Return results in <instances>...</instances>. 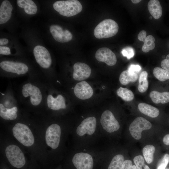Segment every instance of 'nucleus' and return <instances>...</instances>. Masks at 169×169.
Masks as SVG:
<instances>
[{
	"label": "nucleus",
	"instance_id": "f257e3e1",
	"mask_svg": "<svg viewBox=\"0 0 169 169\" xmlns=\"http://www.w3.org/2000/svg\"><path fill=\"white\" fill-rule=\"evenodd\" d=\"M47 83L41 77H28L15 89L19 103L31 109H44Z\"/></svg>",
	"mask_w": 169,
	"mask_h": 169
},
{
	"label": "nucleus",
	"instance_id": "f03ea898",
	"mask_svg": "<svg viewBox=\"0 0 169 169\" xmlns=\"http://www.w3.org/2000/svg\"><path fill=\"white\" fill-rule=\"evenodd\" d=\"M15 94L11 83L0 92V116L3 120H13L18 117L20 103Z\"/></svg>",
	"mask_w": 169,
	"mask_h": 169
},
{
	"label": "nucleus",
	"instance_id": "7ed1b4c3",
	"mask_svg": "<svg viewBox=\"0 0 169 169\" xmlns=\"http://www.w3.org/2000/svg\"><path fill=\"white\" fill-rule=\"evenodd\" d=\"M0 67V76L2 77L14 78L28 75V77L43 78L40 73L32 71L27 64L23 62L4 60L1 61Z\"/></svg>",
	"mask_w": 169,
	"mask_h": 169
},
{
	"label": "nucleus",
	"instance_id": "20e7f679",
	"mask_svg": "<svg viewBox=\"0 0 169 169\" xmlns=\"http://www.w3.org/2000/svg\"><path fill=\"white\" fill-rule=\"evenodd\" d=\"M55 89L54 84L47 83L44 109L54 111L66 109L67 104L64 96L58 93Z\"/></svg>",
	"mask_w": 169,
	"mask_h": 169
},
{
	"label": "nucleus",
	"instance_id": "39448f33",
	"mask_svg": "<svg viewBox=\"0 0 169 169\" xmlns=\"http://www.w3.org/2000/svg\"><path fill=\"white\" fill-rule=\"evenodd\" d=\"M54 9L61 15L69 17L77 15L82 9V6L77 0H60L53 4Z\"/></svg>",
	"mask_w": 169,
	"mask_h": 169
},
{
	"label": "nucleus",
	"instance_id": "423d86ee",
	"mask_svg": "<svg viewBox=\"0 0 169 169\" xmlns=\"http://www.w3.org/2000/svg\"><path fill=\"white\" fill-rule=\"evenodd\" d=\"M119 30L117 23L110 19H105L100 23L94 31L95 37L98 39L109 38L115 36Z\"/></svg>",
	"mask_w": 169,
	"mask_h": 169
},
{
	"label": "nucleus",
	"instance_id": "0eeeda50",
	"mask_svg": "<svg viewBox=\"0 0 169 169\" xmlns=\"http://www.w3.org/2000/svg\"><path fill=\"white\" fill-rule=\"evenodd\" d=\"M13 133L16 139L24 146L29 147L34 142L33 135L29 127L20 122L16 123L12 129Z\"/></svg>",
	"mask_w": 169,
	"mask_h": 169
},
{
	"label": "nucleus",
	"instance_id": "6e6552de",
	"mask_svg": "<svg viewBox=\"0 0 169 169\" xmlns=\"http://www.w3.org/2000/svg\"><path fill=\"white\" fill-rule=\"evenodd\" d=\"M6 157L10 165L13 167L20 169L24 167L26 160L21 149L15 145H11L5 149Z\"/></svg>",
	"mask_w": 169,
	"mask_h": 169
},
{
	"label": "nucleus",
	"instance_id": "1a4fd4ad",
	"mask_svg": "<svg viewBox=\"0 0 169 169\" xmlns=\"http://www.w3.org/2000/svg\"><path fill=\"white\" fill-rule=\"evenodd\" d=\"M152 124L149 121L143 117H138L131 124L129 130L131 136L135 139L139 140L141 137V133L144 130L150 129Z\"/></svg>",
	"mask_w": 169,
	"mask_h": 169
},
{
	"label": "nucleus",
	"instance_id": "9d476101",
	"mask_svg": "<svg viewBox=\"0 0 169 169\" xmlns=\"http://www.w3.org/2000/svg\"><path fill=\"white\" fill-rule=\"evenodd\" d=\"M61 129L57 124H51L47 128L45 134V140L47 144L53 149L57 148L59 146Z\"/></svg>",
	"mask_w": 169,
	"mask_h": 169
},
{
	"label": "nucleus",
	"instance_id": "9b49d317",
	"mask_svg": "<svg viewBox=\"0 0 169 169\" xmlns=\"http://www.w3.org/2000/svg\"><path fill=\"white\" fill-rule=\"evenodd\" d=\"M100 122L103 129L109 133L117 131L120 127L118 122L112 113L109 110H106L102 113Z\"/></svg>",
	"mask_w": 169,
	"mask_h": 169
},
{
	"label": "nucleus",
	"instance_id": "f8f14e48",
	"mask_svg": "<svg viewBox=\"0 0 169 169\" xmlns=\"http://www.w3.org/2000/svg\"><path fill=\"white\" fill-rule=\"evenodd\" d=\"M72 163L77 169H93V160L90 154L84 152L76 153L72 159Z\"/></svg>",
	"mask_w": 169,
	"mask_h": 169
},
{
	"label": "nucleus",
	"instance_id": "ddd939ff",
	"mask_svg": "<svg viewBox=\"0 0 169 169\" xmlns=\"http://www.w3.org/2000/svg\"><path fill=\"white\" fill-rule=\"evenodd\" d=\"M96 126V119L93 116L86 118L78 126L76 132L77 134L82 136L86 134L92 135L95 132Z\"/></svg>",
	"mask_w": 169,
	"mask_h": 169
},
{
	"label": "nucleus",
	"instance_id": "4468645a",
	"mask_svg": "<svg viewBox=\"0 0 169 169\" xmlns=\"http://www.w3.org/2000/svg\"><path fill=\"white\" fill-rule=\"evenodd\" d=\"M49 31L54 38L61 43H66L72 40V34L68 30H63L60 26L53 24L49 28Z\"/></svg>",
	"mask_w": 169,
	"mask_h": 169
},
{
	"label": "nucleus",
	"instance_id": "2eb2a0df",
	"mask_svg": "<svg viewBox=\"0 0 169 169\" xmlns=\"http://www.w3.org/2000/svg\"><path fill=\"white\" fill-rule=\"evenodd\" d=\"M96 59L110 66L115 65L117 62L115 54L109 48L102 47L98 49L95 54Z\"/></svg>",
	"mask_w": 169,
	"mask_h": 169
},
{
	"label": "nucleus",
	"instance_id": "dca6fc26",
	"mask_svg": "<svg viewBox=\"0 0 169 169\" xmlns=\"http://www.w3.org/2000/svg\"><path fill=\"white\" fill-rule=\"evenodd\" d=\"M91 70L87 64L81 62H77L73 65L72 77L77 81H81L88 78L90 75Z\"/></svg>",
	"mask_w": 169,
	"mask_h": 169
},
{
	"label": "nucleus",
	"instance_id": "f3484780",
	"mask_svg": "<svg viewBox=\"0 0 169 169\" xmlns=\"http://www.w3.org/2000/svg\"><path fill=\"white\" fill-rule=\"evenodd\" d=\"M74 91L76 97L83 100L90 98L93 94L92 88L85 81H82L77 83L74 88Z\"/></svg>",
	"mask_w": 169,
	"mask_h": 169
},
{
	"label": "nucleus",
	"instance_id": "a211bd4d",
	"mask_svg": "<svg viewBox=\"0 0 169 169\" xmlns=\"http://www.w3.org/2000/svg\"><path fill=\"white\" fill-rule=\"evenodd\" d=\"M13 6L9 1L5 0L2 3L0 7V24L7 22L12 15Z\"/></svg>",
	"mask_w": 169,
	"mask_h": 169
},
{
	"label": "nucleus",
	"instance_id": "6ab92c4d",
	"mask_svg": "<svg viewBox=\"0 0 169 169\" xmlns=\"http://www.w3.org/2000/svg\"><path fill=\"white\" fill-rule=\"evenodd\" d=\"M148 11L152 16L155 19H158L161 16L162 8L159 0H151L147 5Z\"/></svg>",
	"mask_w": 169,
	"mask_h": 169
},
{
	"label": "nucleus",
	"instance_id": "aec40b11",
	"mask_svg": "<svg viewBox=\"0 0 169 169\" xmlns=\"http://www.w3.org/2000/svg\"><path fill=\"white\" fill-rule=\"evenodd\" d=\"M17 3L19 7L24 8L27 14L33 15L37 13L38 10L37 6L32 0H17Z\"/></svg>",
	"mask_w": 169,
	"mask_h": 169
},
{
	"label": "nucleus",
	"instance_id": "412c9836",
	"mask_svg": "<svg viewBox=\"0 0 169 169\" xmlns=\"http://www.w3.org/2000/svg\"><path fill=\"white\" fill-rule=\"evenodd\" d=\"M138 109L141 112L151 118L157 117L160 113L157 108L145 103H139L138 105Z\"/></svg>",
	"mask_w": 169,
	"mask_h": 169
},
{
	"label": "nucleus",
	"instance_id": "4be33fe9",
	"mask_svg": "<svg viewBox=\"0 0 169 169\" xmlns=\"http://www.w3.org/2000/svg\"><path fill=\"white\" fill-rule=\"evenodd\" d=\"M150 97L153 102L155 104H165L169 102V92H159L153 91L150 94Z\"/></svg>",
	"mask_w": 169,
	"mask_h": 169
},
{
	"label": "nucleus",
	"instance_id": "5701e85b",
	"mask_svg": "<svg viewBox=\"0 0 169 169\" xmlns=\"http://www.w3.org/2000/svg\"><path fill=\"white\" fill-rule=\"evenodd\" d=\"M138 78V76L136 73L131 72L128 70H125L120 74L119 81L122 85H126L130 82H135Z\"/></svg>",
	"mask_w": 169,
	"mask_h": 169
},
{
	"label": "nucleus",
	"instance_id": "b1692460",
	"mask_svg": "<svg viewBox=\"0 0 169 169\" xmlns=\"http://www.w3.org/2000/svg\"><path fill=\"white\" fill-rule=\"evenodd\" d=\"M148 73L146 71L142 72L140 74L138 86V91L141 93L146 92L148 87L147 80Z\"/></svg>",
	"mask_w": 169,
	"mask_h": 169
},
{
	"label": "nucleus",
	"instance_id": "393cba45",
	"mask_svg": "<svg viewBox=\"0 0 169 169\" xmlns=\"http://www.w3.org/2000/svg\"><path fill=\"white\" fill-rule=\"evenodd\" d=\"M155 147L153 145H148L145 146L142 150L144 159L148 164L151 163L153 161Z\"/></svg>",
	"mask_w": 169,
	"mask_h": 169
},
{
	"label": "nucleus",
	"instance_id": "a878e982",
	"mask_svg": "<svg viewBox=\"0 0 169 169\" xmlns=\"http://www.w3.org/2000/svg\"><path fill=\"white\" fill-rule=\"evenodd\" d=\"M116 93L119 96L126 101L132 100L134 97V95L132 91L127 88L121 87L118 89Z\"/></svg>",
	"mask_w": 169,
	"mask_h": 169
},
{
	"label": "nucleus",
	"instance_id": "bb28decb",
	"mask_svg": "<svg viewBox=\"0 0 169 169\" xmlns=\"http://www.w3.org/2000/svg\"><path fill=\"white\" fill-rule=\"evenodd\" d=\"M154 76L161 81H164L169 79V72L160 67H156L153 70Z\"/></svg>",
	"mask_w": 169,
	"mask_h": 169
},
{
	"label": "nucleus",
	"instance_id": "cd10ccee",
	"mask_svg": "<svg viewBox=\"0 0 169 169\" xmlns=\"http://www.w3.org/2000/svg\"><path fill=\"white\" fill-rule=\"evenodd\" d=\"M124 160V157L122 155H115L112 158L108 169H122Z\"/></svg>",
	"mask_w": 169,
	"mask_h": 169
},
{
	"label": "nucleus",
	"instance_id": "c85d7f7f",
	"mask_svg": "<svg viewBox=\"0 0 169 169\" xmlns=\"http://www.w3.org/2000/svg\"><path fill=\"white\" fill-rule=\"evenodd\" d=\"M155 39L151 35H149L143 41L144 44L142 46V49L145 53H147L150 50H153L155 47Z\"/></svg>",
	"mask_w": 169,
	"mask_h": 169
},
{
	"label": "nucleus",
	"instance_id": "c756f323",
	"mask_svg": "<svg viewBox=\"0 0 169 169\" xmlns=\"http://www.w3.org/2000/svg\"><path fill=\"white\" fill-rule=\"evenodd\" d=\"M134 162L137 169H144L145 161L143 157L139 155L136 156L133 159Z\"/></svg>",
	"mask_w": 169,
	"mask_h": 169
},
{
	"label": "nucleus",
	"instance_id": "7c9ffc66",
	"mask_svg": "<svg viewBox=\"0 0 169 169\" xmlns=\"http://www.w3.org/2000/svg\"><path fill=\"white\" fill-rule=\"evenodd\" d=\"M121 53L124 57H126L128 59L133 57L135 54L133 49L131 47H127L122 49Z\"/></svg>",
	"mask_w": 169,
	"mask_h": 169
},
{
	"label": "nucleus",
	"instance_id": "2f4dec72",
	"mask_svg": "<svg viewBox=\"0 0 169 169\" xmlns=\"http://www.w3.org/2000/svg\"><path fill=\"white\" fill-rule=\"evenodd\" d=\"M169 162V154L164 155L160 162L158 164L157 169H165Z\"/></svg>",
	"mask_w": 169,
	"mask_h": 169
},
{
	"label": "nucleus",
	"instance_id": "473e14b6",
	"mask_svg": "<svg viewBox=\"0 0 169 169\" xmlns=\"http://www.w3.org/2000/svg\"><path fill=\"white\" fill-rule=\"evenodd\" d=\"M122 169H137V168L135 165H132L131 161L126 160L124 161Z\"/></svg>",
	"mask_w": 169,
	"mask_h": 169
},
{
	"label": "nucleus",
	"instance_id": "72a5a7b5",
	"mask_svg": "<svg viewBox=\"0 0 169 169\" xmlns=\"http://www.w3.org/2000/svg\"><path fill=\"white\" fill-rule=\"evenodd\" d=\"M161 66L162 68L169 72V54L166 55V59L161 61Z\"/></svg>",
	"mask_w": 169,
	"mask_h": 169
},
{
	"label": "nucleus",
	"instance_id": "f704fd0d",
	"mask_svg": "<svg viewBox=\"0 0 169 169\" xmlns=\"http://www.w3.org/2000/svg\"><path fill=\"white\" fill-rule=\"evenodd\" d=\"M0 54L2 55H9L11 54L10 48L6 46H0Z\"/></svg>",
	"mask_w": 169,
	"mask_h": 169
},
{
	"label": "nucleus",
	"instance_id": "c9c22d12",
	"mask_svg": "<svg viewBox=\"0 0 169 169\" xmlns=\"http://www.w3.org/2000/svg\"><path fill=\"white\" fill-rule=\"evenodd\" d=\"M141 69V66L138 65L131 64L128 68V70L133 72H139Z\"/></svg>",
	"mask_w": 169,
	"mask_h": 169
},
{
	"label": "nucleus",
	"instance_id": "e433bc0d",
	"mask_svg": "<svg viewBox=\"0 0 169 169\" xmlns=\"http://www.w3.org/2000/svg\"><path fill=\"white\" fill-rule=\"evenodd\" d=\"M146 32L145 30H142L139 33L138 35V38L140 41H143L144 39L146 37Z\"/></svg>",
	"mask_w": 169,
	"mask_h": 169
},
{
	"label": "nucleus",
	"instance_id": "4c0bfd02",
	"mask_svg": "<svg viewBox=\"0 0 169 169\" xmlns=\"http://www.w3.org/2000/svg\"><path fill=\"white\" fill-rule=\"evenodd\" d=\"M163 141L165 145H169V134H167L164 136Z\"/></svg>",
	"mask_w": 169,
	"mask_h": 169
},
{
	"label": "nucleus",
	"instance_id": "58836bf2",
	"mask_svg": "<svg viewBox=\"0 0 169 169\" xmlns=\"http://www.w3.org/2000/svg\"><path fill=\"white\" fill-rule=\"evenodd\" d=\"M8 42V40L6 38H1L0 39V45L6 44Z\"/></svg>",
	"mask_w": 169,
	"mask_h": 169
},
{
	"label": "nucleus",
	"instance_id": "ea45409f",
	"mask_svg": "<svg viewBox=\"0 0 169 169\" xmlns=\"http://www.w3.org/2000/svg\"><path fill=\"white\" fill-rule=\"evenodd\" d=\"M141 0H132L131 1L132 3L134 4H136L140 2Z\"/></svg>",
	"mask_w": 169,
	"mask_h": 169
},
{
	"label": "nucleus",
	"instance_id": "a19ab883",
	"mask_svg": "<svg viewBox=\"0 0 169 169\" xmlns=\"http://www.w3.org/2000/svg\"><path fill=\"white\" fill-rule=\"evenodd\" d=\"M144 169H150V168L147 165H145Z\"/></svg>",
	"mask_w": 169,
	"mask_h": 169
},
{
	"label": "nucleus",
	"instance_id": "79ce46f5",
	"mask_svg": "<svg viewBox=\"0 0 169 169\" xmlns=\"http://www.w3.org/2000/svg\"><path fill=\"white\" fill-rule=\"evenodd\" d=\"M150 19H151L152 18L151 17L150 18Z\"/></svg>",
	"mask_w": 169,
	"mask_h": 169
},
{
	"label": "nucleus",
	"instance_id": "37998d69",
	"mask_svg": "<svg viewBox=\"0 0 169 169\" xmlns=\"http://www.w3.org/2000/svg\"><path fill=\"white\" fill-rule=\"evenodd\" d=\"M168 45H169V44H168Z\"/></svg>",
	"mask_w": 169,
	"mask_h": 169
},
{
	"label": "nucleus",
	"instance_id": "c03bdc74",
	"mask_svg": "<svg viewBox=\"0 0 169 169\" xmlns=\"http://www.w3.org/2000/svg\"></svg>",
	"mask_w": 169,
	"mask_h": 169
}]
</instances>
